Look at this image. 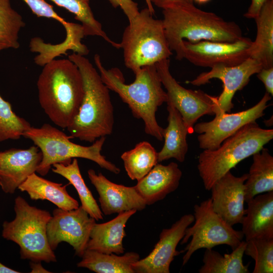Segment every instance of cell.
<instances>
[{
  "label": "cell",
  "instance_id": "1",
  "mask_svg": "<svg viewBox=\"0 0 273 273\" xmlns=\"http://www.w3.org/2000/svg\"><path fill=\"white\" fill-rule=\"evenodd\" d=\"M94 62L104 84L128 106L134 117L143 121L145 132L163 141L164 128L158 124L156 112L167 102V97L155 64L136 70L134 81L127 84L118 69H107L104 67L99 55H95Z\"/></svg>",
  "mask_w": 273,
  "mask_h": 273
},
{
  "label": "cell",
  "instance_id": "2",
  "mask_svg": "<svg viewBox=\"0 0 273 273\" xmlns=\"http://www.w3.org/2000/svg\"><path fill=\"white\" fill-rule=\"evenodd\" d=\"M43 67L37 81L39 104L51 120L66 128L77 115L84 95L77 65L70 59H53Z\"/></svg>",
  "mask_w": 273,
  "mask_h": 273
},
{
  "label": "cell",
  "instance_id": "3",
  "mask_svg": "<svg viewBox=\"0 0 273 273\" xmlns=\"http://www.w3.org/2000/svg\"><path fill=\"white\" fill-rule=\"evenodd\" d=\"M68 59L80 70L84 95L78 112L67 129L72 138L94 143L113 132L114 109L109 89L87 58L73 53L68 56Z\"/></svg>",
  "mask_w": 273,
  "mask_h": 273
},
{
  "label": "cell",
  "instance_id": "4",
  "mask_svg": "<svg viewBox=\"0 0 273 273\" xmlns=\"http://www.w3.org/2000/svg\"><path fill=\"white\" fill-rule=\"evenodd\" d=\"M162 10L165 34L176 59L183 40L192 43L202 40L233 42L243 37L241 29L235 22L201 10L193 3L188 2Z\"/></svg>",
  "mask_w": 273,
  "mask_h": 273
},
{
  "label": "cell",
  "instance_id": "5",
  "mask_svg": "<svg viewBox=\"0 0 273 273\" xmlns=\"http://www.w3.org/2000/svg\"><path fill=\"white\" fill-rule=\"evenodd\" d=\"M273 138L272 129H264L256 121L249 123L225 140L217 149L204 150L197 165L205 189L213 185L244 159L260 151Z\"/></svg>",
  "mask_w": 273,
  "mask_h": 273
},
{
  "label": "cell",
  "instance_id": "6",
  "mask_svg": "<svg viewBox=\"0 0 273 273\" xmlns=\"http://www.w3.org/2000/svg\"><path fill=\"white\" fill-rule=\"evenodd\" d=\"M23 136L31 140L41 152L42 159L36 171L41 175H47L54 164L68 162L76 158L93 161L114 174L120 172L116 165L101 154L106 136L99 138L90 146H83L73 143L70 140L71 136L48 123L39 128L31 126Z\"/></svg>",
  "mask_w": 273,
  "mask_h": 273
},
{
  "label": "cell",
  "instance_id": "7",
  "mask_svg": "<svg viewBox=\"0 0 273 273\" xmlns=\"http://www.w3.org/2000/svg\"><path fill=\"white\" fill-rule=\"evenodd\" d=\"M15 218L3 224L2 237L18 244L22 259L34 262H56L47 238V226L51 218L48 211L30 205L22 197L15 199Z\"/></svg>",
  "mask_w": 273,
  "mask_h": 273
},
{
  "label": "cell",
  "instance_id": "8",
  "mask_svg": "<svg viewBox=\"0 0 273 273\" xmlns=\"http://www.w3.org/2000/svg\"><path fill=\"white\" fill-rule=\"evenodd\" d=\"M125 66L134 73L142 67L155 65L172 55L162 20L143 9L125 28L121 42Z\"/></svg>",
  "mask_w": 273,
  "mask_h": 273
},
{
  "label": "cell",
  "instance_id": "9",
  "mask_svg": "<svg viewBox=\"0 0 273 273\" xmlns=\"http://www.w3.org/2000/svg\"><path fill=\"white\" fill-rule=\"evenodd\" d=\"M193 215L194 223L187 228L180 242L185 244L192 238L183 251L186 253L183 257V265L198 249L226 245L234 250L243 241L242 232L233 229L214 211L211 198L195 205Z\"/></svg>",
  "mask_w": 273,
  "mask_h": 273
},
{
  "label": "cell",
  "instance_id": "10",
  "mask_svg": "<svg viewBox=\"0 0 273 273\" xmlns=\"http://www.w3.org/2000/svg\"><path fill=\"white\" fill-rule=\"evenodd\" d=\"M162 85L166 89L167 102L171 103L180 113L188 134L194 132L197 120L205 115H214L216 97L200 90L187 89L180 85L171 75L169 59L155 64Z\"/></svg>",
  "mask_w": 273,
  "mask_h": 273
},
{
  "label": "cell",
  "instance_id": "11",
  "mask_svg": "<svg viewBox=\"0 0 273 273\" xmlns=\"http://www.w3.org/2000/svg\"><path fill=\"white\" fill-rule=\"evenodd\" d=\"M251 39L242 37L233 42L183 40L177 60L186 59L198 66L210 67L238 65L250 57Z\"/></svg>",
  "mask_w": 273,
  "mask_h": 273
},
{
  "label": "cell",
  "instance_id": "12",
  "mask_svg": "<svg viewBox=\"0 0 273 273\" xmlns=\"http://www.w3.org/2000/svg\"><path fill=\"white\" fill-rule=\"evenodd\" d=\"M96 220L82 207L66 210L55 209L47 226L49 245L54 251L62 242L69 244L75 255L81 257Z\"/></svg>",
  "mask_w": 273,
  "mask_h": 273
},
{
  "label": "cell",
  "instance_id": "13",
  "mask_svg": "<svg viewBox=\"0 0 273 273\" xmlns=\"http://www.w3.org/2000/svg\"><path fill=\"white\" fill-rule=\"evenodd\" d=\"M270 99L271 96L266 92L256 105L247 110L234 113L222 112L214 114L211 121L195 124L194 132L199 134V147L203 150L217 149L243 126L263 116Z\"/></svg>",
  "mask_w": 273,
  "mask_h": 273
},
{
  "label": "cell",
  "instance_id": "14",
  "mask_svg": "<svg viewBox=\"0 0 273 273\" xmlns=\"http://www.w3.org/2000/svg\"><path fill=\"white\" fill-rule=\"evenodd\" d=\"M262 68V65L250 57L241 63L232 66L216 65L208 72H203L190 81L192 84L200 86L217 78L223 84V90L215 100L214 115L221 112H230L234 107L232 102L235 93L243 89L249 82L250 78Z\"/></svg>",
  "mask_w": 273,
  "mask_h": 273
},
{
  "label": "cell",
  "instance_id": "15",
  "mask_svg": "<svg viewBox=\"0 0 273 273\" xmlns=\"http://www.w3.org/2000/svg\"><path fill=\"white\" fill-rule=\"evenodd\" d=\"M194 219L193 214H185L170 228L162 230L158 242L149 254L132 264L134 272L169 273L174 257L182 252L176 250L177 246Z\"/></svg>",
  "mask_w": 273,
  "mask_h": 273
},
{
  "label": "cell",
  "instance_id": "16",
  "mask_svg": "<svg viewBox=\"0 0 273 273\" xmlns=\"http://www.w3.org/2000/svg\"><path fill=\"white\" fill-rule=\"evenodd\" d=\"M248 173L234 175L231 171L211 187V203L214 211L231 226L241 223L245 215V182Z\"/></svg>",
  "mask_w": 273,
  "mask_h": 273
},
{
  "label": "cell",
  "instance_id": "17",
  "mask_svg": "<svg viewBox=\"0 0 273 273\" xmlns=\"http://www.w3.org/2000/svg\"><path fill=\"white\" fill-rule=\"evenodd\" d=\"M42 159L36 146L28 149L11 148L0 152V186L12 194L29 176L36 172Z\"/></svg>",
  "mask_w": 273,
  "mask_h": 273
},
{
  "label": "cell",
  "instance_id": "18",
  "mask_svg": "<svg viewBox=\"0 0 273 273\" xmlns=\"http://www.w3.org/2000/svg\"><path fill=\"white\" fill-rule=\"evenodd\" d=\"M88 178L98 193L101 210L109 215L135 210L142 211L147 205L134 186L127 187L115 184L101 172L97 174L93 169L87 171Z\"/></svg>",
  "mask_w": 273,
  "mask_h": 273
},
{
  "label": "cell",
  "instance_id": "19",
  "mask_svg": "<svg viewBox=\"0 0 273 273\" xmlns=\"http://www.w3.org/2000/svg\"><path fill=\"white\" fill-rule=\"evenodd\" d=\"M182 171L174 162L167 165L157 163L134 187L146 205H152L166 197L178 187Z\"/></svg>",
  "mask_w": 273,
  "mask_h": 273
},
{
  "label": "cell",
  "instance_id": "20",
  "mask_svg": "<svg viewBox=\"0 0 273 273\" xmlns=\"http://www.w3.org/2000/svg\"><path fill=\"white\" fill-rule=\"evenodd\" d=\"M247 203L241 223L245 241L257 238L273 239V191L258 194Z\"/></svg>",
  "mask_w": 273,
  "mask_h": 273
},
{
  "label": "cell",
  "instance_id": "21",
  "mask_svg": "<svg viewBox=\"0 0 273 273\" xmlns=\"http://www.w3.org/2000/svg\"><path fill=\"white\" fill-rule=\"evenodd\" d=\"M136 211L131 210L122 212L106 222H96L91 230L86 249L106 254H123L124 248L122 241L126 236L125 224Z\"/></svg>",
  "mask_w": 273,
  "mask_h": 273
},
{
  "label": "cell",
  "instance_id": "22",
  "mask_svg": "<svg viewBox=\"0 0 273 273\" xmlns=\"http://www.w3.org/2000/svg\"><path fill=\"white\" fill-rule=\"evenodd\" d=\"M168 112V125L164 128V145L158 152V162L174 158L183 162L188 150L187 128L178 111L170 103L167 102Z\"/></svg>",
  "mask_w": 273,
  "mask_h": 273
},
{
  "label": "cell",
  "instance_id": "23",
  "mask_svg": "<svg viewBox=\"0 0 273 273\" xmlns=\"http://www.w3.org/2000/svg\"><path fill=\"white\" fill-rule=\"evenodd\" d=\"M69 184L63 185L42 178L35 172L29 176L18 188L26 192L32 200H47L58 208L66 210L77 209L78 201L72 197L66 190Z\"/></svg>",
  "mask_w": 273,
  "mask_h": 273
},
{
  "label": "cell",
  "instance_id": "24",
  "mask_svg": "<svg viewBox=\"0 0 273 273\" xmlns=\"http://www.w3.org/2000/svg\"><path fill=\"white\" fill-rule=\"evenodd\" d=\"M257 34L252 41L250 57L259 62L262 68L273 67V0L266 2L254 18Z\"/></svg>",
  "mask_w": 273,
  "mask_h": 273
},
{
  "label": "cell",
  "instance_id": "25",
  "mask_svg": "<svg viewBox=\"0 0 273 273\" xmlns=\"http://www.w3.org/2000/svg\"><path fill=\"white\" fill-rule=\"evenodd\" d=\"M81 257V260L77 263V266L97 273H134L132 265L140 259L139 254L134 252L119 255L87 249Z\"/></svg>",
  "mask_w": 273,
  "mask_h": 273
},
{
  "label": "cell",
  "instance_id": "26",
  "mask_svg": "<svg viewBox=\"0 0 273 273\" xmlns=\"http://www.w3.org/2000/svg\"><path fill=\"white\" fill-rule=\"evenodd\" d=\"M245 182V202L262 193L273 191V157L263 148L253 155Z\"/></svg>",
  "mask_w": 273,
  "mask_h": 273
},
{
  "label": "cell",
  "instance_id": "27",
  "mask_svg": "<svg viewBox=\"0 0 273 273\" xmlns=\"http://www.w3.org/2000/svg\"><path fill=\"white\" fill-rule=\"evenodd\" d=\"M84 36L82 31L67 33L64 41L55 45L44 43L39 37H34L31 39L29 48L32 52L39 53L34 58L35 63L43 66L60 54H66V52L69 50L83 56L88 54L89 50L87 47L81 41Z\"/></svg>",
  "mask_w": 273,
  "mask_h": 273
},
{
  "label": "cell",
  "instance_id": "28",
  "mask_svg": "<svg viewBox=\"0 0 273 273\" xmlns=\"http://www.w3.org/2000/svg\"><path fill=\"white\" fill-rule=\"evenodd\" d=\"M52 171L66 178L76 189L82 207L96 220L103 219V213L82 177L76 158L66 163L54 164Z\"/></svg>",
  "mask_w": 273,
  "mask_h": 273
},
{
  "label": "cell",
  "instance_id": "29",
  "mask_svg": "<svg viewBox=\"0 0 273 273\" xmlns=\"http://www.w3.org/2000/svg\"><path fill=\"white\" fill-rule=\"evenodd\" d=\"M246 241H242L230 254L221 255L212 249H206L203 257V265L200 273H249L248 265L243 264V258Z\"/></svg>",
  "mask_w": 273,
  "mask_h": 273
},
{
  "label": "cell",
  "instance_id": "30",
  "mask_svg": "<svg viewBox=\"0 0 273 273\" xmlns=\"http://www.w3.org/2000/svg\"><path fill=\"white\" fill-rule=\"evenodd\" d=\"M125 171L132 180L139 181L157 164L158 152L146 141L137 144L133 149L121 155Z\"/></svg>",
  "mask_w": 273,
  "mask_h": 273
},
{
  "label": "cell",
  "instance_id": "31",
  "mask_svg": "<svg viewBox=\"0 0 273 273\" xmlns=\"http://www.w3.org/2000/svg\"><path fill=\"white\" fill-rule=\"evenodd\" d=\"M50 1L74 15L75 19L81 23L84 36L101 37L113 47L120 48V43L110 39L103 30L101 23L95 18L89 6V0Z\"/></svg>",
  "mask_w": 273,
  "mask_h": 273
},
{
  "label": "cell",
  "instance_id": "32",
  "mask_svg": "<svg viewBox=\"0 0 273 273\" xmlns=\"http://www.w3.org/2000/svg\"><path fill=\"white\" fill-rule=\"evenodd\" d=\"M25 26L22 16L13 8L10 0H0V53L20 47L19 33Z\"/></svg>",
  "mask_w": 273,
  "mask_h": 273
},
{
  "label": "cell",
  "instance_id": "33",
  "mask_svg": "<svg viewBox=\"0 0 273 273\" xmlns=\"http://www.w3.org/2000/svg\"><path fill=\"white\" fill-rule=\"evenodd\" d=\"M244 254L255 261L253 273L273 272V239L257 238L246 241Z\"/></svg>",
  "mask_w": 273,
  "mask_h": 273
},
{
  "label": "cell",
  "instance_id": "34",
  "mask_svg": "<svg viewBox=\"0 0 273 273\" xmlns=\"http://www.w3.org/2000/svg\"><path fill=\"white\" fill-rule=\"evenodd\" d=\"M31 127L27 121L15 114L11 104L0 95V142L18 140Z\"/></svg>",
  "mask_w": 273,
  "mask_h": 273
},
{
  "label": "cell",
  "instance_id": "35",
  "mask_svg": "<svg viewBox=\"0 0 273 273\" xmlns=\"http://www.w3.org/2000/svg\"><path fill=\"white\" fill-rule=\"evenodd\" d=\"M29 7L34 14L38 17H44L54 19L60 22L64 27H67L69 22L60 16L54 10L52 6L45 0H23Z\"/></svg>",
  "mask_w": 273,
  "mask_h": 273
},
{
  "label": "cell",
  "instance_id": "36",
  "mask_svg": "<svg viewBox=\"0 0 273 273\" xmlns=\"http://www.w3.org/2000/svg\"><path fill=\"white\" fill-rule=\"evenodd\" d=\"M116 8L120 7L126 16L129 23L131 22L139 13L138 4L132 0H107Z\"/></svg>",
  "mask_w": 273,
  "mask_h": 273
},
{
  "label": "cell",
  "instance_id": "37",
  "mask_svg": "<svg viewBox=\"0 0 273 273\" xmlns=\"http://www.w3.org/2000/svg\"><path fill=\"white\" fill-rule=\"evenodd\" d=\"M257 77L264 84L266 90L273 96V67L262 68L257 73Z\"/></svg>",
  "mask_w": 273,
  "mask_h": 273
},
{
  "label": "cell",
  "instance_id": "38",
  "mask_svg": "<svg viewBox=\"0 0 273 273\" xmlns=\"http://www.w3.org/2000/svg\"><path fill=\"white\" fill-rule=\"evenodd\" d=\"M269 0H251V4L244 16L249 19H254L259 14L263 5Z\"/></svg>",
  "mask_w": 273,
  "mask_h": 273
},
{
  "label": "cell",
  "instance_id": "39",
  "mask_svg": "<svg viewBox=\"0 0 273 273\" xmlns=\"http://www.w3.org/2000/svg\"><path fill=\"white\" fill-rule=\"evenodd\" d=\"M152 4L162 9L190 2L188 0H150ZM191 3V2H190Z\"/></svg>",
  "mask_w": 273,
  "mask_h": 273
},
{
  "label": "cell",
  "instance_id": "40",
  "mask_svg": "<svg viewBox=\"0 0 273 273\" xmlns=\"http://www.w3.org/2000/svg\"><path fill=\"white\" fill-rule=\"evenodd\" d=\"M30 267L31 269V272L32 273L50 272V271H48L43 268L40 262L31 261L30 262Z\"/></svg>",
  "mask_w": 273,
  "mask_h": 273
},
{
  "label": "cell",
  "instance_id": "41",
  "mask_svg": "<svg viewBox=\"0 0 273 273\" xmlns=\"http://www.w3.org/2000/svg\"><path fill=\"white\" fill-rule=\"evenodd\" d=\"M20 272L9 268L0 262V273H19Z\"/></svg>",
  "mask_w": 273,
  "mask_h": 273
},
{
  "label": "cell",
  "instance_id": "42",
  "mask_svg": "<svg viewBox=\"0 0 273 273\" xmlns=\"http://www.w3.org/2000/svg\"><path fill=\"white\" fill-rule=\"evenodd\" d=\"M147 6V8L149 9L152 14H154L155 10L153 7V5L152 4L150 0H145Z\"/></svg>",
  "mask_w": 273,
  "mask_h": 273
},
{
  "label": "cell",
  "instance_id": "43",
  "mask_svg": "<svg viewBox=\"0 0 273 273\" xmlns=\"http://www.w3.org/2000/svg\"><path fill=\"white\" fill-rule=\"evenodd\" d=\"M193 1H195L197 3L202 4L206 3L208 2L209 1H210V0H193Z\"/></svg>",
  "mask_w": 273,
  "mask_h": 273
},
{
  "label": "cell",
  "instance_id": "44",
  "mask_svg": "<svg viewBox=\"0 0 273 273\" xmlns=\"http://www.w3.org/2000/svg\"><path fill=\"white\" fill-rule=\"evenodd\" d=\"M190 2L193 3V0H188Z\"/></svg>",
  "mask_w": 273,
  "mask_h": 273
}]
</instances>
